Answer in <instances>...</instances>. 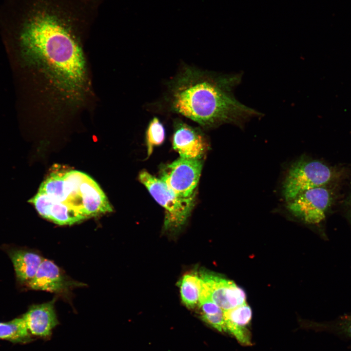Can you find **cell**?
I'll return each instance as SVG.
<instances>
[{
  "instance_id": "obj_17",
  "label": "cell",
  "mask_w": 351,
  "mask_h": 351,
  "mask_svg": "<svg viewBox=\"0 0 351 351\" xmlns=\"http://www.w3.org/2000/svg\"><path fill=\"white\" fill-rule=\"evenodd\" d=\"M336 325L339 332L351 337V315L344 317Z\"/></svg>"
},
{
  "instance_id": "obj_1",
  "label": "cell",
  "mask_w": 351,
  "mask_h": 351,
  "mask_svg": "<svg viewBox=\"0 0 351 351\" xmlns=\"http://www.w3.org/2000/svg\"><path fill=\"white\" fill-rule=\"evenodd\" d=\"M241 74H218L185 66L168 83L170 110L210 128L225 123L242 126L262 114L238 101L233 94Z\"/></svg>"
},
{
  "instance_id": "obj_4",
  "label": "cell",
  "mask_w": 351,
  "mask_h": 351,
  "mask_svg": "<svg viewBox=\"0 0 351 351\" xmlns=\"http://www.w3.org/2000/svg\"><path fill=\"white\" fill-rule=\"evenodd\" d=\"M138 179L164 209V229L176 230L184 225L195 206V195L190 197L178 195L159 178L145 170L139 173Z\"/></svg>"
},
{
  "instance_id": "obj_16",
  "label": "cell",
  "mask_w": 351,
  "mask_h": 351,
  "mask_svg": "<svg viewBox=\"0 0 351 351\" xmlns=\"http://www.w3.org/2000/svg\"><path fill=\"white\" fill-rule=\"evenodd\" d=\"M165 137V131L163 125L156 117L149 122L146 132V142L147 156L152 154L154 148L161 144Z\"/></svg>"
},
{
  "instance_id": "obj_2",
  "label": "cell",
  "mask_w": 351,
  "mask_h": 351,
  "mask_svg": "<svg viewBox=\"0 0 351 351\" xmlns=\"http://www.w3.org/2000/svg\"><path fill=\"white\" fill-rule=\"evenodd\" d=\"M35 10L25 22L22 39L66 89L78 90L85 78L82 50L67 18L51 6Z\"/></svg>"
},
{
  "instance_id": "obj_14",
  "label": "cell",
  "mask_w": 351,
  "mask_h": 351,
  "mask_svg": "<svg viewBox=\"0 0 351 351\" xmlns=\"http://www.w3.org/2000/svg\"><path fill=\"white\" fill-rule=\"evenodd\" d=\"M24 314L8 322H0V339L14 343H27L32 340Z\"/></svg>"
},
{
  "instance_id": "obj_18",
  "label": "cell",
  "mask_w": 351,
  "mask_h": 351,
  "mask_svg": "<svg viewBox=\"0 0 351 351\" xmlns=\"http://www.w3.org/2000/svg\"><path fill=\"white\" fill-rule=\"evenodd\" d=\"M346 203V207H347L349 216L351 219V193L347 198Z\"/></svg>"
},
{
  "instance_id": "obj_8",
  "label": "cell",
  "mask_w": 351,
  "mask_h": 351,
  "mask_svg": "<svg viewBox=\"0 0 351 351\" xmlns=\"http://www.w3.org/2000/svg\"><path fill=\"white\" fill-rule=\"evenodd\" d=\"M199 275L202 283L200 297L210 299L223 311L246 303L244 291L233 281L206 271Z\"/></svg>"
},
{
  "instance_id": "obj_5",
  "label": "cell",
  "mask_w": 351,
  "mask_h": 351,
  "mask_svg": "<svg viewBox=\"0 0 351 351\" xmlns=\"http://www.w3.org/2000/svg\"><path fill=\"white\" fill-rule=\"evenodd\" d=\"M333 177L332 169L323 162L302 157L290 166L282 185L286 202L308 190L325 186Z\"/></svg>"
},
{
  "instance_id": "obj_15",
  "label": "cell",
  "mask_w": 351,
  "mask_h": 351,
  "mask_svg": "<svg viewBox=\"0 0 351 351\" xmlns=\"http://www.w3.org/2000/svg\"><path fill=\"white\" fill-rule=\"evenodd\" d=\"M202 289V283L199 274L189 273L185 274L180 282L181 299L188 308L198 305Z\"/></svg>"
},
{
  "instance_id": "obj_6",
  "label": "cell",
  "mask_w": 351,
  "mask_h": 351,
  "mask_svg": "<svg viewBox=\"0 0 351 351\" xmlns=\"http://www.w3.org/2000/svg\"><path fill=\"white\" fill-rule=\"evenodd\" d=\"M203 166L202 159L179 157L161 169L159 178L183 197L195 195Z\"/></svg>"
},
{
  "instance_id": "obj_7",
  "label": "cell",
  "mask_w": 351,
  "mask_h": 351,
  "mask_svg": "<svg viewBox=\"0 0 351 351\" xmlns=\"http://www.w3.org/2000/svg\"><path fill=\"white\" fill-rule=\"evenodd\" d=\"M332 201L331 192L325 186L312 188L287 202L286 208L305 223L316 224L325 218Z\"/></svg>"
},
{
  "instance_id": "obj_13",
  "label": "cell",
  "mask_w": 351,
  "mask_h": 351,
  "mask_svg": "<svg viewBox=\"0 0 351 351\" xmlns=\"http://www.w3.org/2000/svg\"><path fill=\"white\" fill-rule=\"evenodd\" d=\"M9 255L17 280L26 284L33 278L44 260L39 254L25 250H12L9 252Z\"/></svg>"
},
{
  "instance_id": "obj_9",
  "label": "cell",
  "mask_w": 351,
  "mask_h": 351,
  "mask_svg": "<svg viewBox=\"0 0 351 351\" xmlns=\"http://www.w3.org/2000/svg\"><path fill=\"white\" fill-rule=\"evenodd\" d=\"M173 146L180 157L202 159L207 143L199 129L178 120L174 124Z\"/></svg>"
},
{
  "instance_id": "obj_12",
  "label": "cell",
  "mask_w": 351,
  "mask_h": 351,
  "mask_svg": "<svg viewBox=\"0 0 351 351\" xmlns=\"http://www.w3.org/2000/svg\"><path fill=\"white\" fill-rule=\"evenodd\" d=\"M252 310L246 303L234 308L224 311V318L227 331L241 343L251 344L250 332L247 328L252 318Z\"/></svg>"
},
{
  "instance_id": "obj_11",
  "label": "cell",
  "mask_w": 351,
  "mask_h": 351,
  "mask_svg": "<svg viewBox=\"0 0 351 351\" xmlns=\"http://www.w3.org/2000/svg\"><path fill=\"white\" fill-rule=\"evenodd\" d=\"M27 285L33 290L57 292L66 289L69 286L59 268L52 261L45 259Z\"/></svg>"
},
{
  "instance_id": "obj_10",
  "label": "cell",
  "mask_w": 351,
  "mask_h": 351,
  "mask_svg": "<svg viewBox=\"0 0 351 351\" xmlns=\"http://www.w3.org/2000/svg\"><path fill=\"white\" fill-rule=\"evenodd\" d=\"M55 300L31 306L24 313L32 335L50 339L53 331L59 324L54 308Z\"/></svg>"
},
{
  "instance_id": "obj_3",
  "label": "cell",
  "mask_w": 351,
  "mask_h": 351,
  "mask_svg": "<svg viewBox=\"0 0 351 351\" xmlns=\"http://www.w3.org/2000/svg\"><path fill=\"white\" fill-rule=\"evenodd\" d=\"M36 195L41 208H63L82 220L113 211L98 184L86 174L54 166Z\"/></svg>"
}]
</instances>
